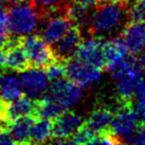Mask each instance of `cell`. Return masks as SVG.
Here are the masks:
<instances>
[{"instance_id": "obj_1", "label": "cell", "mask_w": 145, "mask_h": 145, "mask_svg": "<svg viewBox=\"0 0 145 145\" xmlns=\"http://www.w3.org/2000/svg\"><path fill=\"white\" fill-rule=\"evenodd\" d=\"M8 25L11 34L27 36L36 30L39 14L33 0H17L8 11Z\"/></svg>"}, {"instance_id": "obj_17", "label": "cell", "mask_w": 145, "mask_h": 145, "mask_svg": "<svg viewBox=\"0 0 145 145\" xmlns=\"http://www.w3.org/2000/svg\"><path fill=\"white\" fill-rule=\"evenodd\" d=\"M34 120H35L34 117H24L13 121L8 125V129L15 143L17 144L32 143L31 131Z\"/></svg>"}, {"instance_id": "obj_8", "label": "cell", "mask_w": 145, "mask_h": 145, "mask_svg": "<svg viewBox=\"0 0 145 145\" xmlns=\"http://www.w3.org/2000/svg\"><path fill=\"white\" fill-rule=\"evenodd\" d=\"M85 120L74 111H66L53 121V137L56 144L67 143L70 138L84 124Z\"/></svg>"}, {"instance_id": "obj_36", "label": "cell", "mask_w": 145, "mask_h": 145, "mask_svg": "<svg viewBox=\"0 0 145 145\" xmlns=\"http://www.w3.org/2000/svg\"><path fill=\"white\" fill-rule=\"evenodd\" d=\"M4 0H0V8H1V5H2V3H3Z\"/></svg>"}, {"instance_id": "obj_31", "label": "cell", "mask_w": 145, "mask_h": 145, "mask_svg": "<svg viewBox=\"0 0 145 145\" xmlns=\"http://www.w3.org/2000/svg\"><path fill=\"white\" fill-rule=\"evenodd\" d=\"M127 0H97L100 3H124Z\"/></svg>"}, {"instance_id": "obj_13", "label": "cell", "mask_w": 145, "mask_h": 145, "mask_svg": "<svg viewBox=\"0 0 145 145\" xmlns=\"http://www.w3.org/2000/svg\"><path fill=\"white\" fill-rule=\"evenodd\" d=\"M31 67L29 57L19 39L8 41L5 44V70L24 72Z\"/></svg>"}, {"instance_id": "obj_11", "label": "cell", "mask_w": 145, "mask_h": 145, "mask_svg": "<svg viewBox=\"0 0 145 145\" xmlns=\"http://www.w3.org/2000/svg\"><path fill=\"white\" fill-rule=\"evenodd\" d=\"M73 22L69 18L68 14H56L46 19L41 29V37L50 44H56L66 35Z\"/></svg>"}, {"instance_id": "obj_20", "label": "cell", "mask_w": 145, "mask_h": 145, "mask_svg": "<svg viewBox=\"0 0 145 145\" xmlns=\"http://www.w3.org/2000/svg\"><path fill=\"white\" fill-rule=\"evenodd\" d=\"M63 109L64 108L52 97H44L42 99L39 97L35 101L34 118L54 121L63 113Z\"/></svg>"}, {"instance_id": "obj_29", "label": "cell", "mask_w": 145, "mask_h": 145, "mask_svg": "<svg viewBox=\"0 0 145 145\" xmlns=\"http://www.w3.org/2000/svg\"><path fill=\"white\" fill-rule=\"evenodd\" d=\"M15 142L13 140L11 133L8 131V129H3L0 131V145H8V144H14Z\"/></svg>"}, {"instance_id": "obj_30", "label": "cell", "mask_w": 145, "mask_h": 145, "mask_svg": "<svg viewBox=\"0 0 145 145\" xmlns=\"http://www.w3.org/2000/svg\"><path fill=\"white\" fill-rule=\"evenodd\" d=\"M71 1L75 2V3L82 4V5H85V7L91 8L93 4L95 3V1H97V0H71Z\"/></svg>"}, {"instance_id": "obj_14", "label": "cell", "mask_w": 145, "mask_h": 145, "mask_svg": "<svg viewBox=\"0 0 145 145\" xmlns=\"http://www.w3.org/2000/svg\"><path fill=\"white\" fill-rule=\"evenodd\" d=\"M122 39L129 53L139 54L143 52L145 50V24L130 21L122 32Z\"/></svg>"}, {"instance_id": "obj_26", "label": "cell", "mask_w": 145, "mask_h": 145, "mask_svg": "<svg viewBox=\"0 0 145 145\" xmlns=\"http://www.w3.org/2000/svg\"><path fill=\"white\" fill-rule=\"evenodd\" d=\"M126 143H131V144L137 145H145V124L140 123L136 129L129 135L128 137L125 139Z\"/></svg>"}, {"instance_id": "obj_10", "label": "cell", "mask_w": 145, "mask_h": 145, "mask_svg": "<svg viewBox=\"0 0 145 145\" xmlns=\"http://www.w3.org/2000/svg\"><path fill=\"white\" fill-rule=\"evenodd\" d=\"M35 101L27 94L21 95L18 99L11 102H3L0 113L3 118L7 126L19 118L34 117Z\"/></svg>"}, {"instance_id": "obj_21", "label": "cell", "mask_w": 145, "mask_h": 145, "mask_svg": "<svg viewBox=\"0 0 145 145\" xmlns=\"http://www.w3.org/2000/svg\"><path fill=\"white\" fill-rule=\"evenodd\" d=\"M53 136V122L51 120L36 119L32 125L31 138L32 143H46L51 140Z\"/></svg>"}, {"instance_id": "obj_24", "label": "cell", "mask_w": 145, "mask_h": 145, "mask_svg": "<svg viewBox=\"0 0 145 145\" xmlns=\"http://www.w3.org/2000/svg\"><path fill=\"white\" fill-rule=\"evenodd\" d=\"M130 21L145 24V0H137L128 12Z\"/></svg>"}, {"instance_id": "obj_35", "label": "cell", "mask_w": 145, "mask_h": 145, "mask_svg": "<svg viewBox=\"0 0 145 145\" xmlns=\"http://www.w3.org/2000/svg\"><path fill=\"white\" fill-rule=\"evenodd\" d=\"M2 105H3V101H2V99L0 97V110H1V108H2Z\"/></svg>"}, {"instance_id": "obj_18", "label": "cell", "mask_w": 145, "mask_h": 145, "mask_svg": "<svg viewBox=\"0 0 145 145\" xmlns=\"http://www.w3.org/2000/svg\"><path fill=\"white\" fill-rule=\"evenodd\" d=\"M113 118L114 113L111 109L108 107H100L93 110L90 117L84 122V124L97 135L110 129Z\"/></svg>"}, {"instance_id": "obj_19", "label": "cell", "mask_w": 145, "mask_h": 145, "mask_svg": "<svg viewBox=\"0 0 145 145\" xmlns=\"http://www.w3.org/2000/svg\"><path fill=\"white\" fill-rule=\"evenodd\" d=\"M24 91L21 80L8 73L0 75V97L3 102H11L21 97Z\"/></svg>"}, {"instance_id": "obj_34", "label": "cell", "mask_w": 145, "mask_h": 145, "mask_svg": "<svg viewBox=\"0 0 145 145\" xmlns=\"http://www.w3.org/2000/svg\"><path fill=\"white\" fill-rule=\"evenodd\" d=\"M3 129H8V126L5 124V122H4L3 118L1 116V113H0V131L1 130H3Z\"/></svg>"}, {"instance_id": "obj_4", "label": "cell", "mask_w": 145, "mask_h": 145, "mask_svg": "<svg viewBox=\"0 0 145 145\" xmlns=\"http://www.w3.org/2000/svg\"><path fill=\"white\" fill-rule=\"evenodd\" d=\"M19 40L28 55L31 66L35 68L47 67L58 58L54 49L51 48L50 44L39 35L30 34L20 37Z\"/></svg>"}, {"instance_id": "obj_5", "label": "cell", "mask_w": 145, "mask_h": 145, "mask_svg": "<svg viewBox=\"0 0 145 145\" xmlns=\"http://www.w3.org/2000/svg\"><path fill=\"white\" fill-rule=\"evenodd\" d=\"M140 114L133 108V104L128 99L120 97L117 112L114 113L110 129L122 142L140 124Z\"/></svg>"}, {"instance_id": "obj_12", "label": "cell", "mask_w": 145, "mask_h": 145, "mask_svg": "<svg viewBox=\"0 0 145 145\" xmlns=\"http://www.w3.org/2000/svg\"><path fill=\"white\" fill-rule=\"evenodd\" d=\"M20 80L24 94L32 99H39L48 88L49 78L46 72L35 67L21 72Z\"/></svg>"}, {"instance_id": "obj_16", "label": "cell", "mask_w": 145, "mask_h": 145, "mask_svg": "<svg viewBox=\"0 0 145 145\" xmlns=\"http://www.w3.org/2000/svg\"><path fill=\"white\" fill-rule=\"evenodd\" d=\"M82 42L81 28L76 24H72L68 32L56 44H54V51L58 58L68 59L74 56V53Z\"/></svg>"}, {"instance_id": "obj_15", "label": "cell", "mask_w": 145, "mask_h": 145, "mask_svg": "<svg viewBox=\"0 0 145 145\" xmlns=\"http://www.w3.org/2000/svg\"><path fill=\"white\" fill-rule=\"evenodd\" d=\"M128 52L122 37L104 39V69L112 71L128 55Z\"/></svg>"}, {"instance_id": "obj_3", "label": "cell", "mask_w": 145, "mask_h": 145, "mask_svg": "<svg viewBox=\"0 0 145 145\" xmlns=\"http://www.w3.org/2000/svg\"><path fill=\"white\" fill-rule=\"evenodd\" d=\"M126 12L120 3H105L94 12L91 18V32L97 36L114 32L124 22Z\"/></svg>"}, {"instance_id": "obj_7", "label": "cell", "mask_w": 145, "mask_h": 145, "mask_svg": "<svg viewBox=\"0 0 145 145\" xmlns=\"http://www.w3.org/2000/svg\"><path fill=\"white\" fill-rule=\"evenodd\" d=\"M101 68L86 64L77 58L66 59V77L81 87H87L100 80Z\"/></svg>"}, {"instance_id": "obj_23", "label": "cell", "mask_w": 145, "mask_h": 145, "mask_svg": "<svg viewBox=\"0 0 145 145\" xmlns=\"http://www.w3.org/2000/svg\"><path fill=\"white\" fill-rule=\"evenodd\" d=\"M44 72L49 81H56L66 76V59L57 58L47 67H44Z\"/></svg>"}, {"instance_id": "obj_33", "label": "cell", "mask_w": 145, "mask_h": 145, "mask_svg": "<svg viewBox=\"0 0 145 145\" xmlns=\"http://www.w3.org/2000/svg\"><path fill=\"white\" fill-rule=\"evenodd\" d=\"M139 63H140V65H141V67H142V69L145 71V50L143 51V53H142L141 55L139 56Z\"/></svg>"}, {"instance_id": "obj_28", "label": "cell", "mask_w": 145, "mask_h": 145, "mask_svg": "<svg viewBox=\"0 0 145 145\" xmlns=\"http://www.w3.org/2000/svg\"><path fill=\"white\" fill-rule=\"evenodd\" d=\"M61 0H33V2L42 8H56Z\"/></svg>"}, {"instance_id": "obj_25", "label": "cell", "mask_w": 145, "mask_h": 145, "mask_svg": "<svg viewBox=\"0 0 145 145\" xmlns=\"http://www.w3.org/2000/svg\"><path fill=\"white\" fill-rule=\"evenodd\" d=\"M10 25H8V12L0 10V47L7 44L10 41Z\"/></svg>"}, {"instance_id": "obj_6", "label": "cell", "mask_w": 145, "mask_h": 145, "mask_svg": "<svg viewBox=\"0 0 145 145\" xmlns=\"http://www.w3.org/2000/svg\"><path fill=\"white\" fill-rule=\"evenodd\" d=\"M49 92L51 97L64 109L71 108L82 99V87L69 78H59L50 85Z\"/></svg>"}, {"instance_id": "obj_27", "label": "cell", "mask_w": 145, "mask_h": 145, "mask_svg": "<svg viewBox=\"0 0 145 145\" xmlns=\"http://www.w3.org/2000/svg\"><path fill=\"white\" fill-rule=\"evenodd\" d=\"M135 94L137 100V107L145 106V76H141L140 81L138 82Z\"/></svg>"}, {"instance_id": "obj_32", "label": "cell", "mask_w": 145, "mask_h": 145, "mask_svg": "<svg viewBox=\"0 0 145 145\" xmlns=\"http://www.w3.org/2000/svg\"><path fill=\"white\" fill-rule=\"evenodd\" d=\"M139 114H140V119H141L142 123L145 124V106H141V107H137Z\"/></svg>"}, {"instance_id": "obj_22", "label": "cell", "mask_w": 145, "mask_h": 145, "mask_svg": "<svg viewBox=\"0 0 145 145\" xmlns=\"http://www.w3.org/2000/svg\"><path fill=\"white\" fill-rule=\"evenodd\" d=\"M97 136V135L94 131L83 124L81 128L69 139L66 144H92L95 143Z\"/></svg>"}, {"instance_id": "obj_9", "label": "cell", "mask_w": 145, "mask_h": 145, "mask_svg": "<svg viewBox=\"0 0 145 145\" xmlns=\"http://www.w3.org/2000/svg\"><path fill=\"white\" fill-rule=\"evenodd\" d=\"M74 57L86 64L104 69V39L95 37L82 41L74 53Z\"/></svg>"}, {"instance_id": "obj_2", "label": "cell", "mask_w": 145, "mask_h": 145, "mask_svg": "<svg viewBox=\"0 0 145 145\" xmlns=\"http://www.w3.org/2000/svg\"><path fill=\"white\" fill-rule=\"evenodd\" d=\"M142 67L139 59L128 54L124 59L112 70L113 80L120 97L130 100L136 91L138 82L142 76Z\"/></svg>"}]
</instances>
